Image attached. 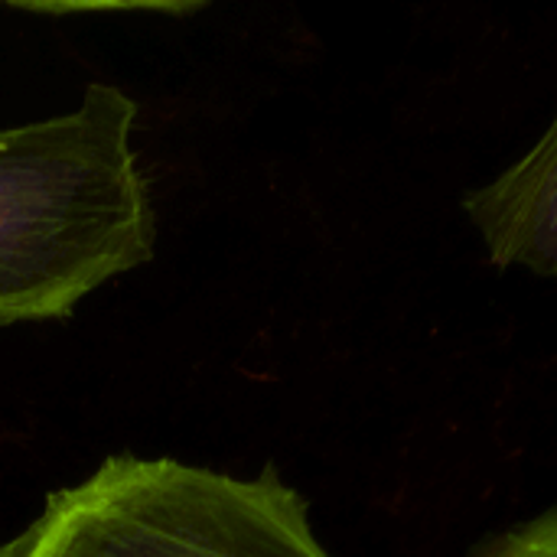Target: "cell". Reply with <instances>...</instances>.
Here are the masks:
<instances>
[{"instance_id":"cell-1","label":"cell","mask_w":557,"mask_h":557,"mask_svg":"<svg viewBox=\"0 0 557 557\" xmlns=\"http://www.w3.org/2000/svg\"><path fill=\"white\" fill-rule=\"evenodd\" d=\"M134 124L137 104L91 82L72 111L0 127V326L69 320L153 258Z\"/></svg>"},{"instance_id":"cell-2","label":"cell","mask_w":557,"mask_h":557,"mask_svg":"<svg viewBox=\"0 0 557 557\" xmlns=\"http://www.w3.org/2000/svg\"><path fill=\"white\" fill-rule=\"evenodd\" d=\"M0 557H333L277 467L232 476L170 457H108L46 496Z\"/></svg>"},{"instance_id":"cell-3","label":"cell","mask_w":557,"mask_h":557,"mask_svg":"<svg viewBox=\"0 0 557 557\" xmlns=\"http://www.w3.org/2000/svg\"><path fill=\"white\" fill-rule=\"evenodd\" d=\"M493 268L557 277V111L535 147L463 196Z\"/></svg>"},{"instance_id":"cell-4","label":"cell","mask_w":557,"mask_h":557,"mask_svg":"<svg viewBox=\"0 0 557 557\" xmlns=\"http://www.w3.org/2000/svg\"><path fill=\"white\" fill-rule=\"evenodd\" d=\"M467 557H557V506L525 522L490 532Z\"/></svg>"}]
</instances>
